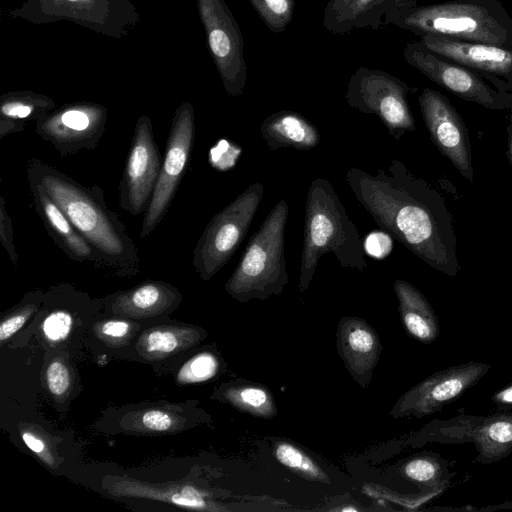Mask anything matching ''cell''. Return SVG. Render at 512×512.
Segmentation results:
<instances>
[{
	"label": "cell",
	"instance_id": "1",
	"mask_svg": "<svg viewBox=\"0 0 512 512\" xmlns=\"http://www.w3.org/2000/svg\"><path fill=\"white\" fill-rule=\"evenodd\" d=\"M345 181L376 224L432 268L459 270L456 235L442 196L397 159L370 174L352 167Z\"/></svg>",
	"mask_w": 512,
	"mask_h": 512
},
{
	"label": "cell",
	"instance_id": "2",
	"mask_svg": "<svg viewBox=\"0 0 512 512\" xmlns=\"http://www.w3.org/2000/svg\"><path fill=\"white\" fill-rule=\"evenodd\" d=\"M27 179L38 183L67 215L97 254L102 271L132 277L140 272L138 249L126 226L110 210L103 190L86 186L38 158H30Z\"/></svg>",
	"mask_w": 512,
	"mask_h": 512
},
{
	"label": "cell",
	"instance_id": "3",
	"mask_svg": "<svg viewBox=\"0 0 512 512\" xmlns=\"http://www.w3.org/2000/svg\"><path fill=\"white\" fill-rule=\"evenodd\" d=\"M326 253L334 254L343 268L363 271L368 266L364 242L334 187L326 178H315L305 202L300 292L309 288L319 260Z\"/></svg>",
	"mask_w": 512,
	"mask_h": 512
},
{
	"label": "cell",
	"instance_id": "4",
	"mask_svg": "<svg viewBox=\"0 0 512 512\" xmlns=\"http://www.w3.org/2000/svg\"><path fill=\"white\" fill-rule=\"evenodd\" d=\"M388 24L419 37L512 47V15L498 0H453L392 10L384 19Z\"/></svg>",
	"mask_w": 512,
	"mask_h": 512
},
{
	"label": "cell",
	"instance_id": "5",
	"mask_svg": "<svg viewBox=\"0 0 512 512\" xmlns=\"http://www.w3.org/2000/svg\"><path fill=\"white\" fill-rule=\"evenodd\" d=\"M289 213L285 199L270 210L250 237L225 291L239 302L280 295L288 283L284 234Z\"/></svg>",
	"mask_w": 512,
	"mask_h": 512
},
{
	"label": "cell",
	"instance_id": "6",
	"mask_svg": "<svg viewBox=\"0 0 512 512\" xmlns=\"http://www.w3.org/2000/svg\"><path fill=\"white\" fill-rule=\"evenodd\" d=\"M263 193L262 183L250 184L206 225L192 256L194 269L202 280H210L239 248L260 206Z\"/></svg>",
	"mask_w": 512,
	"mask_h": 512
},
{
	"label": "cell",
	"instance_id": "7",
	"mask_svg": "<svg viewBox=\"0 0 512 512\" xmlns=\"http://www.w3.org/2000/svg\"><path fill=\"white\" fill-rule=\"evenodd\" d=\"M412 442L417 446L471 443L477 451L475 462L492 464L512 452V412L491 415L460 413L447 419H435L415 434Z\"/></svg>",
	"mask_w": 512,
	"mask_h": 512
},
{
	"label": "cell",
	"instance_id": "8",
	"mask_svg": "<svg viewBox=\"0 0 512 512\" xmlns=\"http://www.w3.org/2000/svg\"><path fill=\"white\" fill-rule=\"evenodd\" d=\"M411 88L390 73L360 67L350 77L345 99L362 113L377 116L389 134L400 140L405 132L415 130V121L407 101Z\"/></svg>",
	"mask_w": 512,
	"mask_h": 512
},
{
	"label": "cell",
	"instance_id": "9",
	"mask_svg": "<svg viewBox=\"0 0 512 512\" xmlns=\"http://www.w3.org/2000/svg\"><path fill=\"white\" fill-rule=\"evenodd\" d=\"M403 56L424 76L466 101L493 110L511 109L508 91L492 88L484 74L440 56L420 40L408 42Z\"/></svg>",
	"mask_w": 512,
	"mask_h": 512
},
{
	"label": "cell",
	"instance_id": "10",
	"mask_svg": "<svg viewBox=\"0 0 512 512\" xmlns=\"http://www.w3.org/2000/svg\"><path fill=\"white\" fill-rule=\"evenodd\" d=\"M195 139L193 110L184 105L172 119L159 178L144 212L139 237L147 238L165 217L183 178Z\"/></svg>",
	"mask_w": 512,
	"mask_h": 512
},
{
	"label": "cell",
	"instance_id": "11",
	"mask_svg": "<svg viewBox=\"0 0 512 512\" xmlns=\"http://www.w3.org/2000/svg\"><path fill=\"white\" fill-rule=\"evenodd\" d=\"M489 370L487 363L469 361L437 371L406 391L390 415L393 418L431 415L475 386Z\"/></svg>",
	"mask_w": 512,
	"mask_h": 512
},
{
	"label": "cell",
	"instance_id": "12",
	"mask_svg": "<svg viewBox=\"0 0 512 512\" xmlns=\"http://www.w3.org/2000/svg\"><path fill=\"white\" fill-rule=\"evenodd\" d=\"M151 120L141 116L135 126L130 150L119 184V207L138 216L146 211L162 165Z\"/></svg>",
	"mask_w": 512,
	"mask_h": 512
},
{
	"label": "cell",
	"instance_id": "13",
	"mask_svg": "<svg viewBox=\"0 0 512 512\" xmlns=\"http://www.w3.org/2000/svg\"><path fill=\"white\" fill-rule=\"evenodd\" d=\"M418 101L432 142L463 177L472 181L469 136L458 112L444 95L431 88H424Z\"/></svg>",
	"mask_w": 512,
	"mask_h": 512
},
{
	"label": "cell",
	"instance_id": "14",
	"mask_svg": "<svg viewBox=\"0 0 512 512\" xmlns=\"http://www.w3.org/2000/svg\"><path fill=\"white\" fill-rule=\"evenodd\" d=\"M106 112L92 106H73L36 120V133L61 155L94 150L106 130Z\"/></svg>",
	"mask_w": 512,
	"mask_h": 512
},
{
	"label": "cell",
	"instance_id": "15",
	"mask_svg": "<svg viewBox=\"0 0 512 512\" xmlns=\"http://www.w3.org/2000/svg\"><path fill=\"white\" fill-rule=\"evenodd\" d=\"M336 345L354 381L362 388L367 387L382 351L375 329L362 318L345 316L338 322Z\"/></svg>",
	"mask_w": 512,
	"mask_h": 512
},
{
	"label": "cell",
	"instance_id": "16",
	"mask_svg": "<svg viewBox=\"0 0 512 512\" xmlns=\"http://www.w3.org/2000/svg\"><path fill=\"white\" fill-rule=\"evenodd\" d=\"M419 38L429 50L478 73L497 76L503 80L512 75V47L431 35Z\"/></svg>",
	"mask_w": 512,
	"mask_h": 512
},
{
	"label": "cell",
	"instance_id": "17",
	"mask_svg": "<svg viewBox=\"0 0 512 512\" xmlns=\"http://www.w3.org/2000/svg\"><path fill=\"white\" fill-rule=\"evenodd\" d=\"M28 182L34 208L55 244L69 259L80 263H89L102 270L101 262L93 248L57 203L38 183L32 180H28Z\"/></svg>",
	"mask_w": 512,
	"mask_h": 512
},
{
	"label": "cell",
	"instance_id": "18",
	"mask_svg": "<svg viewBox=\"0 0 512 512\" xmlns=\"http://www.w3.org/2000/svg\"><path fill=\"white\" fill-rule=\"evenodd\" d=\"M182 299L177 288L156 280L144 281L135 287L110 295L108 308L129 319H146L175 309Z\"/></svg>",
	"mask_w": 512,
	"mask_h": 512
},
{
	"label": "cell",
	"instance_id": "19",
	"mask_svg": "<svg viewBox=\"0 0 512 512\" xmlns=\"http://www.w3.org/2000/svg\"><path fill=\"white\" fill-rule=\"evenodd\" d=\"M394 0H329L323 11V26L331 34H347L354 29H379L384 25Z\"/></svg>",
	"mask_w": 512,
	"mask_h": 512
},
{
	"label": "cell",
	"instance_id": "20",
	"mask_svg": "<svg viewBox=\"0 0 512 512\" xmlns=\"http://www.w3.org/2000/svg\"><path fill=\"white\" fill-rule=\"evenodd\" d=\"M260 132L269 150H310L320 142L318 128L295 111L282 110L267 116L260 125Z\"/></svg>",
	"mask_w": 512,
	"mask_h": 512
},
{
	"label": "cell",
	"instance_id": "21",
	"mask_svg": "<svg viewBox=\"0 0 512 512\" xmlns=\"http://www.w3.org/2000/svg\"><path fill=\"white\" fill-rule=\"evenodd\" d=\"M394 292L402 324L407 333L422 343L434 342L440 333L438 318L426 297L412 284L397 279Z\"/></svg>",
	"mask_w": 512,
	"mask_h": 512
},
{
	"label": "cell",
	"instance_id": "22",
	"mask_svg": "<svg viewBox=\"0 0 512 512\" xmlns=\"http://www.w3.org/2000/svg\"><path fill=\"white\" fill-rule=\"evenodd\" d=\"M111 492L120 496L160 500L190 509L211 511L223 509L209 501L202 491L188 485L157 488L139 481L119 479L113 482Z\"/></svg>",
	"mask_w": 512,
	"mask_h": 512
},
{
	"label": "cell",
	"instance_id": "23",
	"mask_svg": "<svg viewBox=\"0 0 512 512\" xmlns=\"http://www.w3.org/2000/svg\"><path fill=\"white\" fill-rule=\"evenodd\" d=\"M204 337L205 332L195 327L159 326L141 334L137 350L143 358L157 360L185 350Z\"/></svg>",
	"mask_w": 512,
	"mask_h": 512
},
{
	"label": "cell",
	"instance_id": "24",
	"mask_svg": "<svg viewBox=\"0 0 512 512\" xmlns=\"http://www.w3.org/2000/svg\"><path fill=\"white\" fill-rule=\"evenodd\" d=\"M401 475L424 489L433 497L448 488L456 472L439 455H417L408 459L400 469Z\"/></svg>",
	"mask_w": 512,
	"mask_h": 512
},
{
	"label": "cell",
	"instance_id": "25",
	"mask_svg": "<svg viewBox=\"0 0 512 512\" xmlns=\"http://www.w3.org/2000/svg\"><path fill=\"white\" fill-rule=\"evenodd\" d=\"M223 396L230 405L254 417L270 419L277 414L272 394L262 386H230L223 392Z\"/></svg>",
	"mask_w": 512,
	"mask_h": 512
},
{
	"label": "cell",
	"instance_id": "26",
	"mask_svg": "<svg viewBox=\"0 0 512 512\" xmlns=\"http://www.w3.org/2000/svg\"><path fill=\"white\" fill-rule=\"evenodd\" d=\"M276 460L299 476L321 483H330L326 472L301 448L288 441H277L273 446Z\"/></svg>",
	"mask_w": 512,
	"mask_h": 512
},
{
	"label": "cell",
	"instance_id": "27",
	"mask_svg": "<svg viewBox=\"0 0 512 512\" xmlns=\"http://www.w3.org/2000/svg\"><path fill=\"white\" fill-rule=\"evenodd\" d=\"M185 418L177 413L164 409H147L133 411L122 420L126 430L136 432H174L182 429Z\"/></svg>",
	"mask_w": 512,
	"mask_h": 512
},
{
	"label": "cell",
	"instance_id": "28",
	"mask_svg": "<svg viewBox=\"0 0 512 512\" xmlns=\"http://www.w3.org/2000/svg\"><path fill=\"white\" fill-rule=\"evenodd\" d=\"M264 24L274 33L283 32L290 24L295 0H248Z\"/></svg>",
	"mask_w": 512,
	"mask_h": 512
},
{
	"label": "cell",
	"instance_id": "29",
	"mask_svg": "<svg viewBox=\"0 0 512 512\" xmlns=\"http://www.w3.org/2000/svg\"><path fill=\"white\" fill-rule=\"evenodd\" d=\"M219 362L215 355L202 352L192 357L179 370L176 380L179 384L204 382L216 375Z\"/></svg>",
	"mask_w": 512,
	"mask_h": 512
},
{
	"label": "cell",
	"instance_id": "30",
	"mask_svg": "<svg viewBox=\"0 0 512 512\" xmlns=\"http://www.w3.org/2000/svg\"><path fill=\"white\" fill-rule=\"evenodd\" d=\"M41 292L30 293L28 301L16 308L0 324V342L8 340L15 334L26 321L38 310V306L42 300Z\"/></svg>",
	"mask_w": 512,
	"mask_h": 512
},
{
	"label": "cell",
	"instance_id": "31",
	"mask_svg": "<svg viewBox=\"0 0 512 512\" xmlns=\"http://www.w3.org/2000/svg\"><path fill=\"white\" fill-rule=\"evenodd\" d=\"M49 104L24 99H7L1 104V117L16 121L38 119L45 115Z\"/></svg>",
	"mask_w": 512,
	"mask_h": 512
},
{
	"label": "cell",
	"instance_id": "32",
	"mask_svg": "<svg viewBox=\"0 0 512 512\" xmlns=\"http://www.w3.org/2000/svg\"><path fill=\"white\" fill-rule=\"evenodd\" d=\"M73 325V316L67 309L52 310L42 323L45 337L51 342H60L70 333Z\"/></svg>",
	"mask_w": 512,
	"mask_h": 512
},
{
	"label": "cell",
	"instance_id": "33",
	"mask_svg": "<svg viewBox=\"0 0 512 512\" xmlns=\"http://www.w3.org/2000/svg\"><path fill=\"white\" fill-rule=\"evenodd\" d=\"M46 383L52 395L57 398L66 396L71 388V374L68 366L60 359H55L47 366Z\"/></svg>",
	"mask_w": 512,
	"mask_h": 512
},
{
	"label": "cell",
	"instance_id": "34",
	"mask_svg": "<svg viewBox=\"0 0 512 512\" xmlns=\"http://www.w3.org/2000/svg\"><path fill=\"white\" fill-rule=\"evenodd\" d=\"M134 330L133 323L123 319H109L101 321L95 327L99 338L111 344H122L131 337Z\"/></svg>",
	"mask_w": 512,
	"mask_h": 512
},
{
	"label": "cell",
	"instance_id": "35",
	"mask_svg": "<svg viewBox=\"0 0 512 512\" xmlns=\"http://www.w3.org/2000/svg\"><path fill=\"white\" fill-rule=\"evenodd\" d=\"M0 241L14 266L18 264V253L14 243L12 220L3 196L0 197Z\"/></svg>",
	"mask_w": 512,
	"mask_h": 512
},
{
	"label": "cell",
	"instance_id": "36",
	"mask_svg": "<svg viewBox=\"0 0 512 512\" xmlns=\"http://www.w3.org/2000/svg\"><path fill=\"white\" fill-rule=\"evenodd\" d=\"M21 437L27 447L34 452L37 456H39L44 463L47 465L54 467L55 459L51 451L49 450L46 442L42 437L37 435L36 433L28 430H24L21 432Z\"/></svg>",
	"mask_w": 512,
	"mask_h": 512
},
{
	"label": "cell",
	"instance_id": "37",
	"mask_svg": "<svg viewBox=\"0 0 512 512\" xmlns=\"http://www.w3.org/2000/svg\"><path fill=\"white\" fill-rule=\"evenodd\" d=\"M24 122L8 118H0V139L13 133L22 132L25 128Z\"/></svg>",
	"mask_w": 512,
	"mask_h": 512
},
{
	"label": "cell",
	"instance_id": "38",
	"mask_svg": "<svg viewBox=\"0 0 512 512\" xmlns=\"http://www.w3.org/2000/svg\"><path fill=\"white\" fill-rule=\"evenodd\" d=\"M492 401L500 408L512 407V383L496 392L492 397Z\"/></svg>",
	"mask_w": 512,
	"mask_h": 512
},
{
	"label": "cell",
	"instance_id": "39",
	"mask_svg": "<svg viewBox=\"0 0 512 512\" xmlns=\"http://www.w3.org/2000/svg\"><path fill=\"white\" fill-rule=\"evenodd\" d=\"M415 5H417V0H394L393 7L390 11L407 9Z\"/></svg>",
	"mask_w": 512,
	"mask_h": 512
},
{
	"label": "cell",
	"instance_id": "40",
	"mask_svg": "<svg viewBox=\"0 0 512 512\" xmlns=\"http://www.w3.org/2000/svg\"><path fill=\"white\" fill-rule=\"evenodd\" d=\"M508 148H509V156H510V160H511V162H512V116H511L510 125H509V141H508Z\"/></svg>",
	"mask_w": 512,
	"mask_h": 512
},
{
	"label": "cell",
	"instance_id": "41",
	"mask_svg": "<svg viewBox=\"0 0 512 512\" xmlns=\"http://www.w3.org/2000/svg\"><path fill=\"white\" fill-rule=\"evenodd\" d=\"M505 82H506V89L510 93L511 109H512V75L507 80H505Z\"/></svg>",
	"mask_w": 512,
	"mask_h": 512
},
{
	"label": "cell",
	"instance_id": "42",
	"mask_svg": "<svg viewBox=\"0 0 512 512\" xmlns=\"http://www.w3.org/2000/svg\"><path fill=\"white\" fill-rule=\"evenodd\" d=\"M341 511H358L356 507H344L340 509Z\"/></svg>",
	"mask_w": 512,
	"mask_h": 512
},
{
	"label": "cell",
	"instance_id": "43",
	"mask_svg": "<svg viewBox=\"0 0 512 512\" xmlns=\"http://www.w3.org/2000/svg\"><path fill=\"white\" fill-rule=\"evenodd\" d=\"M72 1H75V0H72Z\"/></svg>",
	"mask_w": 512,
	"mask_h": 512
}]
</instances>
